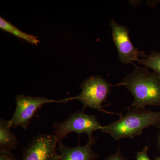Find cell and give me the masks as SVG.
Returning <instances> with one entry per match:
<instances>
[{
    "label": "cell",
    "instance_id": "30bf717a",
    "mask_svg": "<svg viewBox=\"0 0 160 160\" xmlns=\"http://www.w3.org/2000/svg\"><path fill=\"white\" fill-rule=\"evenodd\" d=\"M0 28L2 30L11 33L19 38L27 41L32 45L37 46L39 43V40L38 39L37 37L21 31L2 17L0 18Z\"/></svg>",
    "mask_w": 160,
    "mask_h": 160
},
{
    "label": "cell",
    "instance_id": "9c48e42d",
    "mask_svg": "<svg viewBox=\"0 0 160 160\" xmlns=\"http://www.w3.org/2000/svg\"><path fill=\"white\" fill-rule=\"evenodd\" d=\"M11 125L9 121L0 120V151H11L16 149L18 142L17 138L12 133Z\"/></svg>",
    "mask_w": 160,
    "mask_h": 160
},
{
    "label": "cell",
    "instance_id": "8992f818",
    "mask_svg": "<svg viewBox=\"0 0 160 160\" xmlns=\"http://www.w3.org/2000/svg\"><path fill=\"white\" fill-rule=\"evenodd\" d=\"M58 142L54 134H40L33 138L23 151L22 160H58Z\"/></svg>",
    "mask_w": 160,
    "mask_h": 160
},
{
    "label": "cell",
    "instance_id": "52a82bcc",
    "mask_svg": "<svg viewBox=\"0 0 160 160\" xmlns=\"http://www.w3.org/2000/svg\"><path fill=\"white\" fill-rule=\"evenodd\" d=\"M110 26L112 29L113 41L117 48L119 59L124 64H132L133 62L139 59L138 57H145V52L139 51L132 43L129 37V30L125 26L117 23L114 20H111Z\"/></svg>",
    "mask_w": 160,
    "mask_h": 160
},
{
    "label": "cell",
    "instance_id": "7a4b0ae2",
    "mask_svg": "<svg viewBox=\"0 0 160 160\" xmlns=\"http://www.w3.org/2000/svg\"><path fill=\"white\" fill-rule=\"evenodd\" d=\"M128 111L120 119L101 129L115 140L124 138L132 139L142 133L145 128L150 126L160 128V111L153 112L145 109L128 108Z\"/></svg>",
    "mask_w": 160,
    "mask_h": 160
},
{
    "label": "cell",
    "instance_id": "4fadbf2b",
    "mask_svg": "<svg viewBox=\"0 0 160 160\" xmlns=\"http://www.w3.org/2000/svg\"><path fill=\"white\" fill-rule=\"evenodd\" d=\"M0 160H17L11 151H0Z\"/></svg>",
    "mask_w": 160,
    "mask_h": 160
},
{
    "label": "cell",
    "instance_id": "6da1fadb",
    "mask_svg": "<svg viewBox=\"0 0 160 160\" xmlns=\"http://www.w3.org/2000/svg\"><path fill=\"white\" fill-rule=\"evenodd\" d=\"M135 69L115 86H125L133 95L134 101L128 108L145 109L147 106H160V76L147 68L135 65Z\"/></svg>",
    "mask_w": 160,
    "mask_h": 160
},
{
    "label": "cell",
    "instance_id": "277c9868",
    "mask_svg": "<svg viewBox=\"0 0 160 160\" xmlns=\"http://www.w3.org/2000/svg\"><path fill=\"white\" fill-rule=\"evenodd\" d=\"M52 127L54 129L53 134L59 145L62 144L64 138L71 132H76L79 135L86 133L89 139L92 138V132L101 130L102 126L94 115L86 114L82 110L72 113L64 122H54Z\"/></svg>",
    "mask_w": 160,
    "mask_h": 160
},
{
    "label": "cell",
    "instance_id": "9a60e30c",
    "mask_svg": "<svg viewBox=\"0 0 160 160\" xmlns=\"http://www.w3.org/2000/svg\"><path fill=\"white\" fill-rule=\"evenodd\" d=\"M155 160H160V156L157 157L155 158Z\"/></svg>",
    "mask_w": 160,
    "mask_h": 160
},
{
    "label": "cell",
    "instance_id": "7c38bea8",
    "mask_svg": "<svg viewBox=\"0 0 160 160\" xmlns=\"http://www.w3.org/2000/svg\"><path fill=\"white\" fill-rule=\"evenodd\" d=\"M149 146H145L142 151L138 152L136 159V160H151L148 155Z\"/></svg>",
    "mask_w": 160,
    "mask_h": 160
},
{
    "label": "cell",
    "instance_id": "ba28073f",
    "mask_svg": "<svg viewBox=\"0 0 160 160\" xmlns=\"http://www.w3.org/2000/svg\"><path fill=\"white\" fill-rule=\"evenodd\" d=\"M95 138L89 139L85 146H81L79 144L76 147H68L62 144L58 145L59 154L58 160H95L98 157L92 149L96 143Z\"/></svg>",
    "mask_w": 160,
    "mask_h": 160
},
{
    "label": "cell",
    "instance_id": "5b68a950",
    "mask_svg": "<svg viewBox=\"0 0 160 160\" xmlns=\"http://www.w3.org/2000/svg\"><path fill=\"white\" fill-rule=\"evenodd\" d=\"M69 101V98L55 100L40 97L18 95L16 97L15 111L11 119L9 120L10 125L14 128L21 127L27 130L36 112L43 105L49 103H66Z\"/></svg>",
    "mask_w": 160,
    "mask_h": 160
},
{
    "label": "cell",
    "instance_id": "8fae6325",
    "mask_svg": "<svg viewBox=\"0 0 160 160\" xmlns=\"http://www.w3.org/2000/svg\"><path fill=\"white\" fill-rule=\"evenodd\" d=\"M138 63L146 66V68L153 69L156 73L160 76V52L152 51L149 55H146L143 59H139Z\"/></svg>",
    "mask_w": 160,
    "mask_h": 160
},
{
    "label": "cell",
    "instance_id": "5bb4252c",
    "mask_svg": "<svg viewBox=\"0 0 160 160\" xmlns=\"http://www.w3.org/2000/svg\"><path fill=\"white\" fill-rule=\"evenodd\" d=\"M104 160H127L122 154L120 149L119 148L116 152L106 158Z\"/></svg>",
    "mask_w": 160,
    "mask_h": 160
},
{
    "label": "cell",
    "instance_id": "3957f363",
    "mask_svg": "<svg viewBox=\"0 0 160 160\" xmlns=\"http://www.w3.org/2000/svg\"><path fill=\"white\" fill-rule=\"evenodd\" d=\"M113 86L102 77L92 76L86 79L80 85V87L82 89L80 94L69 98V101L78 100L82 102L84 106V111L86 107H89L106 114H116L121 116L122 112L116 113L106 111L103 108L104 106H102V103L107 102L111 87Z\"/></svg>",
    "mask_w": 160,
    "mask_h": 160
}]
</instances>
